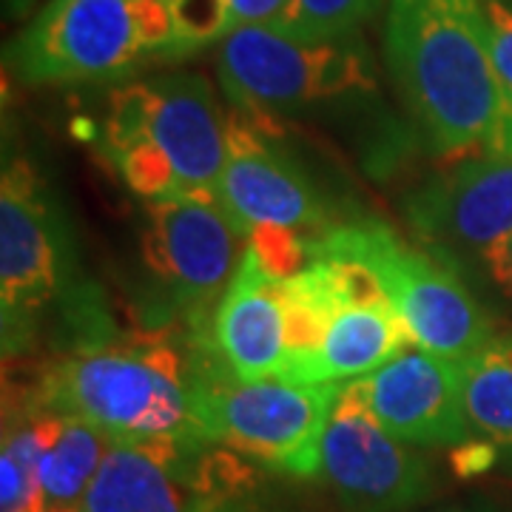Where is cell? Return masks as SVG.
Masks as SVG:
<instances>
[{
    "label": "cell",
    "instance_id": "obj_19",
    "mask_svg": "<svg viewBox=\"0 0 512 512\" xmlns=\"http://www.w3.org/2000/svg\"><path fill=\"white\" fill-rule=\"evenodd\" d=\"M382 9V0H291L276 26L311 40L356 35Z\"/></svg>",
    "mask_w": 512,
    "mask_h": 512
},
{
    "label": "cell",
    "instance_id": "obj_20",
    "mask_svg": "<svg viewBox=\"0 0 512 512\" xmlns=\"http://www.w3.org/2000/svg\"><path fill=\"white\" fill-rule=\"evenodd\" d=\"M487 32H490V52H493L495 74L504 92V126L498 137V148L493 154H510L512 157V3L510 0H481Z\"/></svg>",
    "mask_w": 512,
    "mask_h": 512
},
{
    "label": "cell",
    "instance_id": "obj_7",
    "mask_svg": "<svg viewBox=\"0 0 512 512\" xmlns=\"http://www.w3.org/2000/svg\"><path fill=\"white\" fill-rule=\"evenodd\" d=\"M194 387V407L205 439L274 476H319L325 427L345 384L245 382L231 376L214 353H202Z\"/></svg>",
    "mask_w": 512,
    "mask_h": 512
},
{
    "label": "cell",
    "instance_id": "obj_21",
    "mask_svg": "<svg viewBox=\"0 0 512 512\" xmlns=\"http://www.w3.org/2000/svg\"><path fill=\"white\" fill-rule=\"evenodd\" d=\"M222 3H225L228 35L245 26H276L291 6V0H222Z\"/></svg>",
    "mask_w": 512,
    "mask_h": 512
},
{
    "label": "cell",
    "instance_id": "obj_24",
    "mask_svg": "<svg viewBox=\"0 0 512 512\" xmlns=\"http://www.w3.org/2000/svg\"><path fill=\"white\" fill-rule=\"evenodd\" d=\"M441 512H498L493 507H481V504H473V507H447V510Z\"/></svg>",
    "mask_w": 512,
    "mask_h": 512
},
{
    "label": "cell",
    "instance_id": "obj_2",
    "mask_svg": "<svg viewBox=\"0 0 512 512\" xmlns=\"http://www.w3.org/2000/svg\"><path fill=\"white\" fill-rule=\"evenodd\" d=\"M197 362L165 342L74 348L43 373L29 413L86 421L111 444L205 439L194 407Z\"/></svg>",
    "mask_w": 512,
    "mask_h": 512
},
{
    "label": "cell",
    "instance_id": "obj_4",
    "mask_svg": "<svg viewBox=\"0 0 512 512\" xmlns=\"http://www.w3.org/2000/svg\"><path fill=\"white\" fill-rule=\"evenodd\" d=\"M265 473L202 436L111 444L83 512H293Z\"/></svg>",
    "mask_w": 512,
    "mask_h": 512
},
{
    "label": "cell",
    "instance_id": "obj_8",
    "mask_svg": "<svg viewBox=\"0 0 512 512\" xmlns=\"http://www.w3.org/2000/svg\"><path fill=\"white\" fill-rule=\"evenodd\" d=\"M77 242L55 188L26 157L3 160L0 328L3 356L35 345L43 316L74 293Z\"/></svg>",
    "mask_w": 512,
    "mask_h": 512
},
{
    "label": "cell",
    "instance_id": "obj_10",
    "mask_svg": "<svg viewBox=\"0 0 512 512\" xmlns=\"http://www.w3.org/2000/svg\"><path fill=\"white\" fill-rule=\"evenodd\" d=\"M248 237L211 194L148 200L143 256L171 311L188 322L194 345L211 350L214 316L231 288Z\"/></svg>",
    "mask_w": 512,
    "mask_h": 512
},
{
    "label": "cell",
    "instance_id": "obj_9",
    "mask_svg": "<svg viewBox=\"0 0 512 512\" xmlns=\"http://www.w3.org/2000/svg\"><path fill=\"white\" fill-rule=\"evenodd\" d=\"M225 97L245 114L296 111L376 89L373 60L356 35L311 40L279 26H245L220 40Z\"/></svg>",
    "mask_w": 512,
    "mask_h": 512
},
{
    "label": "cell",
    "instance_id": "obj_12",
    "mask_svg": "<svg viewBox=\"0 0 512 512\" xmlns=\"http://www.w3.org/2000/svg\"><path fill=\"white\" fill-rule=\"evenodd\" d=\"M404 217L430 251L456 259L487 256L512 237V157H461L410 191Z\"/></svg>",
    "mask_w": 512,
    "mask_h": 512
},
{
    "label": "cell",
    "instance_id": "obj_23",
    "mask_svg": "<svg viewBox=\"0 0 512 512\" xmlns=\"http://www.w3.org/2000/svg\"><path fill=\"white\" fill-rule=\"evenodd\" d=\"M35 3L37 0H3V12H6V18L20 20L35 9Z\"/></svg>",
    "mask_w": 512,
    "mask_h": 512
},
{
    "label": "cell",
    "instance_id": "obj_13",
    "mask_svg": "<svg viewBox=\"0 0 512 512\" xmlns=\"http://www.w3.org/2000/svg\"><path fill=\"white\" fill-rule=\"evenodd\" d=\"M217 202L251 239L262 231H288L308 239L328 234L330 214L305 168L254 123L228 120V163Z\"/></svg>",
    "mask_w": 512,
    "mask_h": 512
},
{
    "label": "cell",
    "instance_id": "obj_17",
    "mask_svg": "<svg viewBox=\"0 0 512 512\" xmlns=\"http://www.w3.org/2000/svg\"><path fill=\"white\" fill-rule=\"evenodd\" d=\"M111 441L86 421L55 416V427L40 461L37 512L83 510L92 481Z\"/></svg>",
    "mask_w": 512,
    "mask_h": 512
},
{
    "label": "cell",
    "instance_id": "obj_1",
    "mask_svg": "<svg viewBox=\"0 0 512 512\" xmlns=\"http://www.w3.org/2000/svg\"><path fill=\"white\" fill-rule=\"evenodd\" d=\"M384 60L436 154L498 148L507 106L481 0H390Z\"/></svg>",
    "mask_w": 512,
    "mask_h": 512
},
{
    "label": "cell",
    "instance_id": "obj_25",
    "mask_svg": "<svg viewBox=\"0 0 512 512\" xmlns=\"http://www.w3.org/2000/svg\"><path fill=\"white\" fill-rule=\"evenodd\" d=\"M66 512H83V510H66Z\"/></svg>",
    "mask_w": 512,
    "mask_h": 512
},
{
    "label": "cell",
    "instance_id": "obj_16",
    "mask_svg": "<svg viewBox=\"0 0 512 512\" xmlns=\"http://www.w3.org/2000/svg\"><path fill=\"white\" fill-rule=\"evenodd\" d=\"M410 342L404 322L390 302L348 305L330 316L319 345L288 365L285 376L296 384H348L387 365Z\"/></svg>",
    "mask_w": 512,
    "mask_h": 512
},
{
    "label": "cell",
    "instance_id": "obj_22",
    "mask_svg": "<svg viewBox=\"0 0 512 512\" xmlns=\"http://www.w3.org/2000/svg\"><path fill=\"white\" fill-rule=\"evenodd\" d=\"M487 265L495 282L512 296V237L504 239L493 254L487 256Z\"/></svg>",
    "mask_w": 512,
    "mask_h": 512
},
{
    "label": "cell",
    "instance_id": "obj_3",
    "mask_svg": "<svg viewBox=\"0 0 512 512\" xmlns=\"http://www.w3.org/2000/svg\"><path fill=\"white\" fill-rule=\"evenodd\" d=\"M106 151L128 188L146 200L217 197L228 120L202 74H163L111 94Z\"/></svg>",
    "mask_w": 512,
    "mask_h": 512
},
{
    "label": "cell",
    "instance_id": "obj_6",
    "mask_svg": "<svg viewBox=\"0 0 512 512\" xmlns=\"http://www.w3.org/2000/svg\"><path fill=\"white\" fill-rule=\"evenodd\" d=\"M311 251L348 256L370 268L416 348L467 365L504 339L453 259L404 242L382 222L336 225L313 239Z\"/></svg>",
    "mask_w": 512,
    "mask_h": 512
},
{
    "label": "cell",
    "instance_id": "obj_5",
    "mask_svg": "<svg viewBox=\"0 0 512 512\" xmlns=\"http://www.w3.org/2000/svg\"><path fill=\"white\" fill-rule=\"evenodd\" d=\"M148 57H183L168 0H49L9 46L32 86L120 80Z\"/></svg>",
    "mask_w": 512,
    "mask_h": 512
},
{
    "label": "cell",
    "instance_id": "obj_11",
    "mask_svg": "<svg viewBox=\"0 0 512 512\" xmlns=\"http://www.w3.org/2000/svg\"><path fill=\"white\" fill-rule=\"evenodd\" d=\"M319 476L345 512H410L436 493L433 464L370 419L345 387L325 427Z\"/></svg>",
    "mask_w": 512,
    "mask_h": 512
},
{
    "label": "cell",
    "instance_id": "obj_14",
    "mask_svg": "<svg viewBox=\"0 0 512 512\" xmlns=\"http://www.w3.org/2000/svg\"><path fill=\"white\" fill-rule=\"evenodd\" d=\"M461 379V362L407 345L387 365L345 384V396L404 444L453 447L470 441Z\"/></svg>",
    "mask_w": 512,
    "mask_h": 512
},
{
    "label": "cell",
    "instance_id": "obj_18",
    "mask_svg": "<svg viewBox=\"0 0 512 512\" xmlns=\"http://www.w3.org/2000/svg\"><path fill=\"white\" fill-rule=\"evenodd\" d=\"M461 399L470 439L512 470V339L504 336L464 365Z\"/></svg>",
    "mask_w": 512,
    "mask_h": 512
},
{
    "label": "cell",
    "instance_id": "obj_15",
    "mask_svg": "<svg viewBox=\"0 0 512 512\" xmlns=\"http://www.w3.org/2000/svg\"><path fill=\"white\" fill-rule=\"evenodd\" d=\"M211 350L231 376L245 382L282 379L288 367L291 345L282 291L251 245L217 308Z\"/></svg>",
    "mask_w": 512,
    "mask_h": 512
}]
</instances>
